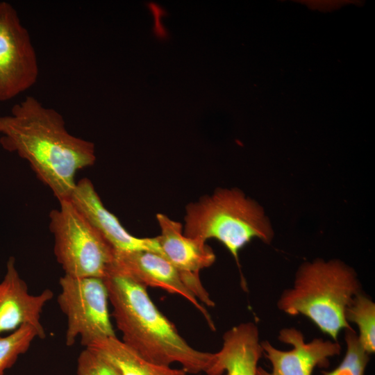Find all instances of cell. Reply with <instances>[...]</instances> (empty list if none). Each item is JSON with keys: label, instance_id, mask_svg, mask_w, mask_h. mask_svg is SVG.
I'll return each instance as SVG.
<instances>
[{"label": "cell", "instance_id": "obj_1", "mask_svg": "<svg viewBox=\"0 0 375 375\" xmlns=\"http://www.w3.org/2000/svg\"><path fill=\"white\" fill-rule=\"evenodd\" d=\"M0 144L26 160L58 201L68 199L78 171L94 165L93 142L74 136L62 115L26 97L0 118Z\"/></svg>", "mask_w": 375, "mask_h": 375}, {"label": "cell", "instance_id": "obj_2", "mask_svg": "<svg viewBox=\"0 0 375 375\" xmlns=\"http://www.w3.org/2000/svg\"><path fill=\"white\" fill-rule=\"evenodd\" d=\"M103 279L123 342L155 364L178 362L187 373H206L212 353L192 347L153 303L147 287L112 265Z\"/></svg>", "mask_w": 375, "mask_h": 375}, {"label": "cell", "instance_id": "obj_3", "mask_svg": "<svg viewBox=\"0 0 375 375\" xmlns=\"http://www.w3.org/2000/svg\"><path fill=\"white\" fill-rule=\"evenodd\" d=\"M360 288L355 272L343 263L316 260L300 268L278 307L290 315L306 316L336 340L341 330L351 328L345 311Z\"/></svg>", "mask_w": 375, "mask_h": 375}, {"label": "cell", "instance_id": "obj_4", "mask_svg": "<svg viewBox=\"0 0 375 375\" xmlns=\"http://www.w3.org/2000/svg\"><path fill=\"white\" fill-rule=\"evenodd\" d=\"M184 235L222 242L238 262L240 250L253 238L269 243L272 230L261 208L237 189H218L189 203Z\"/></svg>", "mask_w": 375, "mask_h": 375}, {"label": "cell", "instance_id": "obj_5", "mask_svg": "<svg viewBox=\"0 0 375 375\" xmlns=\"http://www.w3.org/2000/svg\"><path fill=\"white\" fill-rule=\"evenodd\" d=\"M49 213L53 251L65 275L103 278L115 258V250L67 199Z\"/></svg>", "mask_w": 375, "mask_h": 375}, {"label": "cell", "instance_id": "obj_6", "mask_svg": "<svg viewBox=\"0 0 375 375\" xmlns=\"http://www.w3.org/2000/svg\"><path fill=\"white\" fill-rule=\"evenodd\" d=\"M57 302L67 318L65 344L78 338L85 347L96 340L116 337L108 311V290L103 278L72 277L59 279Z\"/></svg>", "mask_w": 375, "mask_h": 375}, {"label": "cell", "instance_id": "obj_7", "mask_svg": "<svg viewBox=\"0 0 375 375\" xmlns=\"http://www.w3.org/2000/svg\"><path fill=\"white\" fill-rule=\"evenodd\" d=\"M112 265L145 287L158 288L184 297L204 316L210 327L215 328L210 315L198 301L208 306L215 304L199 274L182 272L162 255L146 250L115 251Z\"/></svg>", "mask_w": 375, "mask_h": 375}, {"label": "cell", "instance_id": "obj_8", "mask_svg": "<svg viewBox=\"0 0 375 375\" xmlns=\"http://www.w3.org/2000/svg\"><path fill=\"white\" fill-rule=\"evenodd\" d=\"M37 54L15 8L0 2V101L10 100L38 81Z\"/></svg>", "mask_w": 375, "mask_h": 375}, {"label": "cell", "instance_id": "obj_9", "mask_svg": "<svg viewBox=\"0 0 375 375\" xmlns=\"http://www.w3.org/2000/svg\"><path fill=\"white\" fill-rule=\"evenodd\" d=\"M278 339L292 346L285 351L274 347L268 341L261 343L263 353L270 361V372L258 367L256 375H312L317 367H326L329 358L338 355L341 347L337 342L315 338L306 342L303 334L294 328H283Z\"/></svg>", "mask_w": 375, "mask_h": 375}, {"label": "cell", "instance_id": "obj_10", "mask_svg": "<svg viewBox=\"0 0 375 375\" xmlns=\"http://www.w3.org/2000/svg\"><path fill=\"white\" fill-rule=\"evenodd\" d=\"M53 297V292L48 288L38 294H30L26 283L17 269L15 258L10 256L0 282V334L30 325L36 329L39 338L44 339L46 334L41 315Z\"/></svg>", "mask_w": 375, "mask_h": 375}, {"label": "cell", "instance_id": "obj_11", "mask_svg": "<svg viewBox=\"0 0 375 375\" xmlns=\"http://www.w3.org/2000/svg\"><path fill=\"white\" fill-rule=\"evenodd\" d=\"M69 200L115 251L146 250L162 254L157 236L138 238L129 233L117 217L103 204L92 182H76Z\"/></svg>", "mask_w": 375, "mask_h": 375}, {"label": "cell", "instance_id": "obj_12", "mask_svg": "<svg viewBox=\"0 0 375 375\" xmlns=\"http://www.w3.org/2000/svg\"><path fill=\"white\" fill-rule=\"evenodd\" d=\"M221 349L212 353L207 375H256L257 365L263 353L257 326L242 323L226 331Z\"/></svg>", "mask_w": 375, "mask_h": 375}, {"label": "cell", "instance_id": "obj_13", "mask_svg": "<svg viewBox=\"0 0 375 375\" xmlns=\"http://www.w3.org/2000/svg\"><path fill=\"white\" fill-rule=\"evenodd\" d=\"M156 219L160 228L157 236L162 256L178 269L194 274L211 266L215 255L205 241L184 235L181 223L159 213Z\"/></svg>", "mask_w": 375, "mask_h": 375}, {"label": "cell", "instance_id": "obj_14", "mask_svg": "<svg viewBox=\"0 0 375 375\" xmlns=\"http://www.w3.org/2000/svg\"><path fill=\"white\" fill-rule=\"evenodd\" d=\"M90 348L109 362L121 375H187L182 369H174L147 360L116 337L99 339Z\"/></svg>", "mask_w": 375, "mask_h": 375}, {"label": "cell", "instance_id": "obj_15", "mask_svg": "<svg viewBox=\"0 0 375 375\" xmlns=\"http://www.w3.org/2000/svg\"><path fill=\"white\" fill-rule=\"evenodd\" d=\"M347 321L358 327V339L363 349L369 354L375 351V305L367 297L359 293L345 311Z\"/></svg>", "mask_w": 375, "mask_h": 375}, {"label": "cell", "instance_id": "obj_16", "mask_svg": "<svg viewBox=\"0 0 375 375\" xmlns=\"http://www.w3.org/2000/svg\"><path fill=\"white\" fill-rule=\"evenodd\" d=\"M36 338H39L38 333L30 325H23L6 336H0V375L28 350Z\"/></svg>", "mask_w": 375, "mask_h": 375}, {"label": "cell", "instance_id": "obj_17", "mask_svg": "<svg viewBox=\"0 0 375 375\" xmlns=\"http://www.w3.org/2000/svg\"><path fill=\"white\" fill-rule=\"evenodd\" d=\"M347 352L341 363L335 369L324 375H364L369 361V353L363 349L358 335L351 328L345 329Z\"/></svg>", "mask_w": 375, "mask_h": 375}, {"label": "cell", "instance_id": "obj_18", "mask_svg": "<svg viewBox=\"0 0 375 375\" xmlns=\"http://www.w3.org/2000/svg\"><path fill=\"white\" fill-rule=\"evenodd\" d=\"M77 374L78 375H121L99 353L87 347L78 356Z\"/></svg>", "mask_w": 375, "mask_h": 375}, {"label": "cell", "instance_id": "obj_19", "mask_svg": "<svg viewBox=\"0 0 375 375\" xmlns=\"http://www.w3.org/2000/svg\"><path fill=\"white\" fill-rule=\"evenodd\" d=\"M0 118H1V116H0Z\"/></svg>", "mask_w": 375, "mask_h": 375}]
</instances>
